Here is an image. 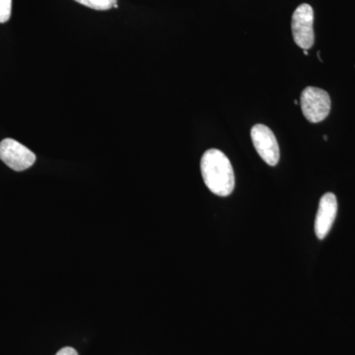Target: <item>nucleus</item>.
<instances>
[{
    "instance_id": "1",
    "label": "nucleus",
    "mask_w": 355,
    "mask_h": 355,
    "mask_svg": "<svg viewBox=\"0 0 355 355\" xmlns=\"http://www.w3.org/2000/svg\"><path fill=\"white\" fill-rule=\"evenodd\" d=\"M200 171L207 188L214 195L228 197L235 187L234 170L227 156L218 149L205 151L200 160Z\"/></svg>"
},
{
    "instance_id": "2",
    "label": "nucleus",
    "mask_w": 355,
    "mask_h": 355,
    "mask_svg": "<svg viewBox=\"0 0 355 355\" xmlns=\"http://www.w3.org/2000/svg\"><path fill=\"white\" fill-rule=\"evenodd\" d=\"M300 105L306 120L310 123H320L330 114V95L323 89L309 86L301 94Z\"/></svg>"
},
{
    "instance_id": "3",
    "label": "nucleus",
    "mask_w": 355,
    "mask_h": 355,
    "mask_svg": "<svg viewBox=\"0 0 355 355\" xmlns=\"http://www.w3.org/2000/svg\"><path fill=\"white\" fill-rule=\"evenodd\" d=\"M314 10L309 4H301L294 11L291 30L294 42L303 50H309L315 43Z\"/></svg>"
},
{
    "instance_id": "4",
    "label": "nucleus",
    "mask_w": 355,
    "mask_h": 355,
    "mask_svg": "<svg viewBox=\"0 0 355 355\" xmlns=\"http://www.w3.org/2000/svg\"><path fill=\"white\" fill-rule=\"evenodd\" d=\"M0 159L14 171L29 169L36 162V155L17 140L6 139L0 142Z\"/></svg>"
},
{
    "instance_id": "5",
    "label": "nucleus",
    "mask_w": 355,
    "mask_h": 355,
    "mask_svg": "<svg viewBox=\"0 0 355 355\" xmlns=\"http://www.w3.org/2000/svg\"><path fill=\"white\" fill-rule=\"evenodd\" d=\"M251 137L257 153L266 164L277 165L280 156L279 146L272 130L265 125L258 123L252 128Z\"/></svg>"
},
{
    "instance_id": "6",
    "label": "nucleus",
    "mask_w": 355,
    "mask_h": 355,
    "mask_svg": "<svg viewBox=\"0 0 355 355\" xmlns=\"http://www.w3.org/2000/svg\"><path fill=\"white\" fill-rule=\"evenodd\" d=\"M338 214V200L333 193H324L320 200L316 220H315V233L318 239L323 240L330 232Z\"/></svg>"
},
{
    "instance_id": "7",
    "label": "nucleus",
    "mask_w": 355,
    "mask_h": 355,
    "mask_svg": "<svg viewBox=\"0 0 355 355\" xmlns=\"http://www.w3.org/2000/svg\"><path fill=\"white\" fill-rule=\"evenodd\" d=\"M83 6L94 9V10L105 11L118 7V0H74Z\"/></svg>"
},
{
    "instance_id": "8",
    "label": "nucleus",
    "mask_w": 355,
    "mask_h": 355,
    "mask_svg": "<svg viewBox=\"0 0 355 355\" xmlns=\"http://www.w3.org/2000/svg\"><path fill=\"white\" fill-rule=\"evenodd\" d=\"M12 10V0H0V23H6L10 19Z\"/></svg>"
},
{
    "instance_id": "9",
    "label": "nucleus",
    "mask_w": 355,
    "mask_h": 355,
    "mask_svg": "<svg viewBox=\"0 0 355 355\" xmlns=\"http://www.w3.org/2000/svg\"><path fill=\"white\" fill-rule=\"evenodd\" d=\"M55 355H78L76 349H72V347H64L60 350H58V354Z\"/></svg>"
},
{
    "instance_id": "10",
    "label": "nucleus",
    "mask_w": 355,
    "mask_h": 355,
    "mask_svg": "<svg viewBox=\"0 0 355 355\" xmlns=\"http://www.w3.org/2000/svg\"><path fill=\"white\" fill-rule=\"evenodd\" d=\"M294 103H295V105H298V101H297V100H295V101H294Z\"/></svg>"
}]
</instances>
